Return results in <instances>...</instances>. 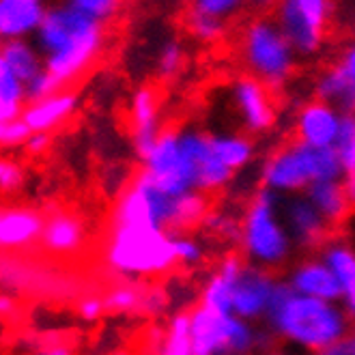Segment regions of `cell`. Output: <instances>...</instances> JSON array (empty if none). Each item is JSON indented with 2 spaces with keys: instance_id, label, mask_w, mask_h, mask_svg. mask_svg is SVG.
Wrapping results in <instances>:
<instances>
[{
  "instance_id": "cell-30",
  "label": "cell",
  "mask_w": 355,
  "mask_h": 355,
  "mask_svg": "<svg viewBox=\"0 0 355 355\" xmlns=\"http://www.w3.org/2000/svg\"><path fill=\"white\" fill-rule=\"evenodd\" d=\"M155 355H192L190 319H187V312H177L173 317L168 331L162 336V343Z\"/></svg>"
},
{
  "instance_id": "cell-42",
  "label": "cell",
  "mask_w": 355,
  "mask_h": 355,
  "mask_svg": "<svg viewBox=\"0 0 355 355\" xmlns=\"http://www.w3.org/2000/svg\"><path fill=\"white\" fill-rule=\"evenodd\" d=\"M317 355H355V343H353L351 336H347V338L338 340L336 345H331V347L319 351Z\"/></svg>"
},
{
  "instance_id": "cell-8",
  "label": "cell",
  "mask_w": 355,
  "mask_h": 355,
  "mask_svg": "<svg viewBox=\"0 0 355 355\" xmlns=\"http://www.w3.org/2000/svg\"><path fill=\"white\" fill-rule=\"evenodd\" d=\"M187 319L192 355H243L271 343L267 334L254 331L235 315H216L200 304L187 312Z\"/></svg>"
},
{
  "instance_id": "cell-35",
  "label": "cell",
  "mask_w": 355,
  "mask_h": 355,
  "mask_svg": "<svg viewBox=\"0 0 355 355\" xmlns=\"http://www.w3.org/2000/svg\"><path fill=\"white\" fill-rule=\"evenodd\" d=\"M26 183L24 166L13 157L0 155V198L15 196Z\"/></svg>"
},
{
  "instance_id": "cell-7",
  "label": "cell",
  "mask_w": 355,
  "mask_h": 355,
  "mask_svg": "<svg viewBox=\"0 0 355 355\" xmlns=\"http://www.w3.org/2000/svg\"><path fill=\"white\" fill-rule=\"evenodd\" d=\"M278 196L274 190L261 185L245 207L241 222V245L248 259L274 269L282 265L291 252V237L284 224L278 220Z\"/></svg>"
},
{
  "instance_id": "cell-12",
  "label": "cell",
  "mask_w": 355,
  "mask_h": 355,
  "mask_svg": "<svg viewBox=\"0 0 355 355\" xmlns=\"http://www.w3.org/2000/svg\"><path fill=\"white\" fill-rule=\"evenodd\" d=\"M46 211L31 205L0 202V254L35 257Z\"/></svg>"
},
{
  "instance_id": "cell-24",
  "label": "cell",
  "mask_w": 355,
  "mask_h": 355,
  "mask_svg": "<svg viewBox=\"0 0 355 355\" xmlns=\"http://www.w3.org/2000/svg\"><path fill=\"white\" fill-rule=\"evenodd\" d=\"M211 211V198L209 194H202L198 190H190L173 200L168 226L166 233L168 235H187L194 228L202 226L207 214Z\"/></svg>"
},
{
  "instance_id": "cell-25",
  "label": "cell",
  "mask_w": 355,
  "mask_h": 355,
  "mask_svg": "<svg viewBox=\"0 0 355 355\" xmlns=\"http://www.w3.org/2000/svg\"><path fill=\"white\" fill-rule=\"evenodd\" d=\"M323 263L329 267L343 291V304L353 315L355 308V257L353 250L343 241H327L323 245Z\"/></svg>"
},
{
  "instance_id": "cell-22",
  "label": "cell",
  "mask_w": 355,
  "mask_h": 355,
  "mask_svg": "<svg viewBox=\"0 0 355 355\" xmlns=\"http://www.w3.org/2000/svg\"><path fill=\"white\" fill-rule=\"evenodd\" d=\"M288 286L300 295L306 297H315V300H323V302H343V291L338 280L334 278V274L329 271V267L323 261H306L302 265H297V269L291 276Z\"/></svg>"
},
{
  "instance_id": "cell-23",
  "label": "cell",
  "mask_w": 355,
  "mask_h": 355,
  "mask_svg": "<svg viewBox=\"0 0 355 355\" xmlns=\"http://www.w3.org/2000/svg\"><path fill=\"white\" fill-rule=\"evenodd\" d=\"M315 209L321 214V218L329 224L336 226L347 220L349 207L353 202V181H319L308 187L306 196Z\"/></svg>"
},
{
  "instance_id": "cell-5",
  "label": "cell",
  "mask_w": 355,
  "mask_h": 355,
  "mask_svg": "<svg viewBox=\"0 0 355 355\" xmlns=\"http://www.w3.org/2000/svg\"><path fill=\"white\" fill-rule=\"evenodd\" d=\"M343 179V166L334 149H312L300 140L278 149L263 166V185L274 192H297L319 181Z\"/></svg>"
},
{
  "instance_id": "cell-11",
  "label": "cell",
  "mask_w": 355,
  "mask_h": 355,
  "mask_svg": "<svg viewBox=\"0 0 355 355\" xmlns=\"http://www.w3.org/2000/svg\"><path fill=\"white\" fill-rule=\"evenodd\" d=\"M142 173L166 196H181L194 190V175L179 149V130L166 128L159 132L149 155L142 159Z\"/></svg>"
},
{
  "instance_id": "cell-2",
  "label": "cell",
  "mask_w": 355,
  "mask_h": 355,
  "mask_svg": "<svg viewBox=\"0 0 355 355\" xmlns=\"http://www.w3.org/2000/svg\"><path fill=\"white\" fill-rule=\"evenodd\" d=\"M101 265L114 280H149L179 267L173 235L149 224H106Z\"/></svg>"
},
{
  "instance_id": "cell-18",
  "label": "cell",
  "mask_w": 355,
  "mask_h": 355,
  "mask_svg": "<svg viewBox=\"0 0 355 355\" xmlns=\"http://www.w3.org/2000/svg\"><path fill=\"white\" fill-rule=\"evenodd\" d=\"M317 99L331 103L343 114L355 106V48H345L338 58L317 78Z\"/></svg>"
},
{
  "instance_id": "cell-21",
  "label": "cell",
  "mask_w": 355,
  "mask_h": 355,
  "mask_svg": "<svg viewBox=\"0 0 355 355\" xmlns=\"http://www.w3.org/2000/svg\"><path fill=\"white\" fill-rule=\"evenodd\" d=\"M243 267H245V261L239 254L235 252L228 254L214 274L209 276V282L205 284V291H202L200 306L216 312V315H233L231 295Z\"/></svg>"
},
{
  "instance_id": "cell-6",
  "label": "cell",
  "mask_w": 355,
  "mask_h": 355,
  "mask_svg": "<svg viewBox=\"0 0 355 355\" xmlns=\"http://www.w3.org/2000/svg\"><path fill=\"white\" fill-rule=\"evenodd\" d=\"M35 257H5L0 254V288L5 295L24 293L48 300L76 302L89 293V284L71 271Z\"/></svg>"
},
{
  "instance_id": "cell-34",
  "label": "cell",
  "mask_w": 355,
  "mask_h": 355,
  "mask_svg": "<svg viewBox=\"0 0 355 355\" xmlns=\"http://www.w3.org/2000/svg\"><path fill=\"white\" fill-rule=\"evenodd\" d=\"M248 5V0H192L190 11L220 19V22L228 24L235 15L241 13V9Z\"/></svg>"
},
{
  "instance_id": "cell-31",
  "label": "cell",
  "mask_w": 355,
  "mask_h": 355,
  "mask_svg": "<svg viewBox=\"0 0 355 355\" xmlns=\"http://www.w3.org/2000/svg\"><path fill=\"white\" fill-rule=\"evenodd\" d=\"M331 149L343 166L345 177L349 175V179H353V175H355V119H353V114L343 116L340 132H338L336 142H334Z\"/></svg>"
},
{
  "instance_id": "cell-32",
  "label": "cell",
  "mask_w": 355,
  "mask_h": 355,
  "mask_svg": "<svg viewBox=\"0 0 355 355\" xmlns=\"http://www.w3.org/2000/svg\"><path fill=\"white\" fill-rule=\"evenodd\" d=\"M185 62V50L179 39H166L157 50L155 58V69L162 80H173L181 73Z\"/></svg>"
},
{
  "instance_id": "cell-17",
  "label": "cell",
  "mask_w": 355,
  "mask_h": 355,
  "mask_svg": "<svg viewBox=\"0 0 355 355\" xmlns=\"http://www.w3.org/2000/svg\"><path fill=\"white\" fill-rule=\"evenodd\" d=\"M343 116L345 114L338 108H334L331 103H325L321 99L304 103L295 121L297 140L312 149H331L340 132Z\"/></svg>"
},
{
  "instance_id": "cell-29",
  "label": "cell",
  "mask_w": 355,
  "mask_h": 355,
  "mask_svg": "<svg viewBox=\"0 0 355 355\" xmlns=\"http://www.w3.org/2000/svg\"><path fill=\"white\" fill-rule=\"evenodd\" d=\"M26 106L24 85L15 78V73L7 67V62L0 56V119L15 121L19 119Z\"/></svg>"
},
{
  "instance_id": "cell-37",
  "label": "cell",
  "mask_w": 355,
  "mask_h": 355,
  "mask_svg": "<svg viewBox=\"0 0 355 355\" xmlns=\"http://www.w3.org/2000/svg\"><path fill=\"white\" fill-rule=\"evenodd\" d=\"M173 243H175V257L179 267H196L202 263L205 250L196 239L187 235H173Z\"/></svg>"
},
{
  "instance_id": "cell-3",
  "label": "cell",
  "mask_w": 355,
  "mask_h": 355,
  "mask_svg": "<svg viewBox=\"0 0 355 355\" xmlns=\"http://www.w3.org/2000/svg\"><path fill=\"white\" fill-rule=\"evenodd\" d=\"M278 336L308 351H323L347 338V310L331 302L295 293L288 282H278L265 312Z\"/></svg>"
},
{
  "instance_id": "cell-33",
  "label": "cell",
  "mask_w": 355,
  "mask_h": 355,
  "mask_svg": "<svg viewBox=\"0 0 355 355\" xmlns=\"http://www.w3.org/2000/svg\"><path fill=\"white\" fill-rule=\"evenodd\" d=\"M187 31L190 35L198 41V44H218L220 39H224L226 35V26L220 19H214V17H207V15H200V13H194V11H187Z\"/></svg>"
},
{
  "instance_id": "cell-10",
  "label": "cell",
  "mask_w": 355,
  "mask_h": 355,
  "mask_svg": "<svg viewBox=\"0 0 355 355\" xmlns=\"http://www.w3.org/2000/svg\"><path fill=\"white\" fill-rule=\"evenodd\" d=\"M89 226L85 218L71 209H52L46 214L44 231L37 245V259L69 267L80 259L89 257Z\"/></svg>"
},
{
  "instance_id": "cell-39",
  "label": "cell",
  "mask_w": 355,
  "mask_h": 355,
  "mask_svg": "<svg viewBox=\"0 0 355 355\" xmlns=\"http://www.w3.org/2000/svg\"><path fill=\"white\" fill-rule=\"evenodd\" d=\"M76 310H78V315L85 321H97V319H101L103 315H106V312H103L101 293H99V291H95V288L76 300Z\"/></svg>"
},
{
  "instance_id": "cell-43",
  "label": "cell",
  "mask_w": 355,
  "mask_h": 355,
  "mask_svg": "<svg viewBox=\"0 0 355 355\" xmlns=\"http://www.w3.org/2000/svg\"><path fill=\"white\" fill-rule=\"evenodd\" d=\"M17 310H19V304H17V300L13 295L0 293V319L17 315Z\"/></svg>"
},
{
  "instance_id": "cell-38",
  "label": "cell",
  "mask_w": 355,
  "mask_h": 355,
  "mask_svg": "<svg viewBox=\"0 0 355 355\" xmlns=\"http://www.w3.org/2000/svg\"><path fill=\"white\" fill-rule=\"evenodd\" d=\"M31 132L22 123V119L15 121H3L0 119V149H13V147H24Z\"/></svg>"
},
{
  "instance_id": "cell-36",
  "label": "cell",
  "mask_w": 355,
  "mask_h": 355,
  "mask_svg": "<svg viewBox=\"0 0 355 355\" xmlns=\"http://www.w3.org/2000/svg\"><path fill=\"white\" fill-rule=\"evenodd\" d=\"M62 3H67L76 11L97 19L101 24H106L119 13L123 0H62Z\"/></svg>"
},
{
  "instance_id": "cell-19",
  "label": "cell",
  "mask_w": 355,
  "mask_h": 355,
  "mask_svg": "<svg viewBox=\"0 0 355 355\" xmlns=\"http://www.w3.org/2000/svg\"><path fill=\"white\" fill-rule=\"evenodd\" d=\"M284 218H286V233L293 237L302 248L315 250L323 248L329 241L331 226L321 218V214L315 209L308 198H293L284 207Z\"/></svg>"
},
{
  "instance_id": "cell-15",
  "label": "cell",
  "mask_w": 355,
  "mask_h": 355,
  "mask_svg": "<svg viewBox=\"0 0 355 355\" xmlns=\"http://www.w3.org/2000/svg\"><path fill=\"white\" fill-rule=\"evenodd\" d=\"M130 132L138 157L144 159L162 132V101L155 87L144 85L132 95Z\"/></svg>"
},
{
  "instance_id": "cell-40",
  "label": "cell",
  "mask_w": 355,
  "mask_h": 355,
  "mask_svg": "<svg viewBox=\"0 0 355 355\" xmlns=\"http://www.w3.org/2000/svg\"><path fill=\"white\" fill-rule=\"evenodd\" d=\"M33 355H73V349L65 338H58V334H54V336L41 338Z\"/></svg>"
},
{
  "instance_id": "cell-26",
  "label": "cell",
  "mask_w": 355,
  "mask_h": 355,
  "mask_svg": "<svg viewBox=\"0 0 355 355\" xmlns=\"http://www.w3.org/2000/svg\"><path fill=\"white\" fill-rule=\"evenodd\" d=\"M0 56H3L7 67L15 73V78L22 82V85H28L37 73L44 71V58H41L39 50L28 39L0 44Z\"/></svg>"
},
{
  "instance_id": "cell-27",
  "label": "cell",
  "mask_w": 355,
  "mask_h": 355,
  "mask_svg": "<svg viewBox=\"0 0 355 355\" xmlns=\"http://www.w3.org/2000/svg\"><path fill=\"white\" fill-rule=\"evenodd\" d=\"M214 157L228 171H239L254 157V142L243 134H209Z\"/></svg>"
},
{
  "instance_id": "cell-28",
  "label": "cell",
  "mask_w": 355,
  "mask_h": 355,
  "mask_svg": "<svg viewBox=\"0 0 355 355\" xmlns=\"http://www.w3.org/2000/svg\"><path fill=\"white\" fill-rule=\"evenodd\" d=\"M149 284L142 280H114L106 293H101L106 315H140L144 291Z\"/></svg>"
},
{
  "instance_id": "cell-20",
  "label": "cell",
  "mask_w": 355,
  "mask_h": 355,
  "mask_svg": "<svg viewBox=\"0 0 355 355\" xmlns=\"http://www.w3.org/2000/svg\"><path fill=\"white\" fill-rule=\"evenodd\" d=\"M48 7V0H0V44L31 39Z\"/></svg>"
},
{
  "instance_id": "cell-1",
  "label": "cell",
  "mask_w": 355,
  "mask_h": 355,
  "mask_svg": "<svg viewBox=\"0 0 355 355\" xmlns=\"http://www.w3.org/2000/svg\"><path fill=\"white\" fill-rule=\"evenodd\" d=\"M33 37L46 73L62 91L71 89L97 65L108 33L106 24L76 11L67 3H54Z\"/></svg>"
},
{
  "instance_id": "cell-45",
  "label": "cell",
  "mask_w": 355,
  "mask_h": 355,
  "mask_svg": "<svg viewBox=\"0 0 355 355\" xmlns=\"http://www.w3.org/2000/svg\"><path fill=\"white\" fill-rule=\"evenodd\" d=\"M112 355H132V353H130V351H125V349H123V351H114Z\"/></svg>"
},
{
  "instance_id": "cell-41",
  "label": "cell",
  "mask_w": 355,
  "mask_h": 355,
  "mask_svg": "<svg viewBox=\"0 0 355 355\" xmlns=\"http://www.w3.org/2000/svg\"><path fill=\"white\" fill-rule=\"evenodd\" d=\"M50 147H52V136L50 134H31L28 140L24 142L26 153L33 155V157L44 155Z\"/></svg>"
},
{
  "instance_id": "cell-9",
  "label": "cell",
  "mask_w": 355,
  "mask_h": 355,
  "mask_svg": "<svg viewBox=\"0 0 355 355\" xmlns=\"http://www.w3.org/2000/svg\"><path fill=\"white\" fill-rule=\"evenodd\" d=\"M334 15V0H278L276 22L297 56L317 54Z\"/></svg>"
},
{
  "instance_id": "cell-13",
  "label": "cell",
  "mask_w": 355,
  "mask_h": 355,
  "mask_svg": "<svg viewBox=\"0 0 355 355\" xmlns=\"http://www.w3.org/2000/svg\"><path fill=\"white\" fill-rule=\"evenodd\" d=\"M233 108L250 134H265L274 128L278 110L274 95L259 80L250 76H239L231 87Z\"/></svg>"
},
{
  "instance_id": "cell-14",
  "label": "cell",
  "mask_w": 355,
  "mask_h": 355,
  "mask_svg": "<svg viewBox=\"0 0 355 355\" xmlns=\"http://www.w3.org/2000/svg\"><path fill=\"white\" fill-rule=\"evenodd\" d=\"M276 284L278 280L274 278L271 271L245 265L233 286V295H231L233 315L241 321H252L265 315Z\"/></svg>"
},
{
  "instance_id": "cell-46",
  "label": "cell",
  "mask_w": 355,
  "mask_h": 355,
  "mask_svg": "<svg viewBox=\"0 0 355 355\" xmlns=\"http://www.w3.org/2000/svg\"><path fill=\"white\" fill-rule=\"evenodd\" d=\"M271 355H284V353H271Z\"/></svg>"
},
{
  "instance_id": "cell-44",
  "label": "cell",
  "mask_w": 355,
  "mask_h": 355,
  "mask_svg": "<svg viewBox=\"0 0 355 355\" xmlns=\"http://www.w3.org/2000/svg\"><path fill=\"white\" fill-rule=\"evenodd\" d=\"M248 3H252V7H257L259 11H269V9H276L278 0H248Z\"/></svg>"
},
{
  "instance_id": "cell-16",
  "label": "cell",
  "mask_w": 355,
  "mask_h": 355,
  "mask_svg": "<svg viewBox=\"0 0 355 355\" xmlns=\"http://www.w3.org/2000/svg\"><path fill=\"white\" fill-rule=\"evenodd\" d=\"M78 106H80L78 93L71 89H62L48 97L26 101L19 119H22L31 134H52L73 119Z\"/></svg>"
},
{
  "instance_id": "cell-4",
  "label": "cell",
  "mask_w": 355,
  "mask_h": 355,
  "mask_svg": "<svg viewBox=\"0 0 355 355\" xmlns=\"http://www.w3.org/2000/svg\"><path fill=\"white\" fill-rule=\"evenodd\" d=\"M239 54L245 76L259 80L269 91L282 89L293 78L297 54L291 48L278 22L269 15L252 17L239 37Z\"/></svg>"
}]
</instances>
